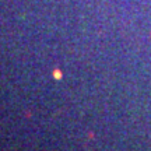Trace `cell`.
Wrapping results in <instances>:
<instances>
[{"instance_id":"1","label":"cell","mask_w":151,"mask_h":151,"mask_svg":"<svg viewBox=\"0 0 151 151\" xmlns=\"http://www.w3.org/2000/svg\"><path fill=\"white\" fill-rule=\"evenodd\" d=\"M55 77H56V78H60V71H55Z\"/></svg>"}]
</instances>
